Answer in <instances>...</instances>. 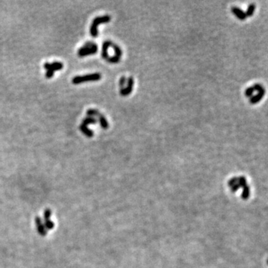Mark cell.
<instances>
[{
	"label": "cell",
	"mask_w": 268,
	"mask_h": 268,
	"mask_svg": "<svg viewBox=\"0 0 268 268\" xmlns=\"http://www.w3.org/2000/svg\"><path fill=\"white\" fill-rule=\"evenodd\" d=\"M98 117V119H98V121H99L100 125H101V128H102L103 129H108V128H109V123H108L107 120H106V118H105L104 116L101 113Z\"/></svg>",
	"instance_id": "obj_11"
},
{
	"label": "cell",
	"mask_w": 268,
	"mask_h": 268,
	"mask_svg": "<svg viewBox=\"0 0 268 268\" xmlns=\"http://www.w3.org/2000/svg\"><path fill=\"white\" fill-rule=\"evenodd\" d=\"M101 79V75L98 72H95L83 75V76H75L72 78V81L74 84H80L81 83L87 82V81H97Z\"/></svg>",
	"instance_id": "obj_3"
},
{
	"label": "cell",
	"mask_w": 268,
	"mask_h": 268,
	"mask_svg": "<svg viewBox=\"0 0 268 268\" xmlns=\"http://www.w3.org/2000/svg\"><path fill=\"white\" fill-rule=\"evenodd\" d=\"M44 226H45V229H46V230L47 229L50 230V229H52L54 228V222H52L51 220H47V221H45Z\"/></svg>",
	"instance_id": "obj_15"
},
{
	"label": "cell",
	"mask_w": 268,
	"mask_h": 268,
	"mask_svg": "<svg viewBox=\"0 0 268 268\" xmlns=\"http://www.w3.org/2000/svg\"><path fill=\"white\" fill-rule=\"evenodd\" d=\"M97 119H95L94 117H91V116H87V118L84 119L82 121V123L83 125H90V124H96L97 123Z\"/></svg>",
	"instance_id": "obj_12"
},
{
	"label": "cell",
	"mask_w": 268,
	"mask_h": 268,
	"mask_svg": "<svg viewBox=\"0 0 268 268\" xmlns=\"http://www.w3.org/2000/svg\"><path fill=\"white\" fill-rule=\"evenodd\" d=\"M35 224L39 234L42 236H46L47 230L45 229L44 223L42 221V219L40 217H38V216L35 217Z\"/></svg>",
	"instance_id": "obj_7"
},
{
	"label": "cell",
	"mask_w": 268,
	"mask_h": 268,
	"mask_svg": "<svg viewBox=\"0 0 268 268\" xmlns=\"http://www.w3.org/2000/svg\"><path fill=\"white\" fill-rule=\"evenodd\" d=\"M111 20V17L109 15H104L101 16V17H97L92 21V25L90 27V34L93 37H98V26L101 23H109Z\"/></svg>",
	"instance_id": "obj_2"
},
{
	"label": "cell",
	"mask_w": 268,
	"mask_h": 268,
	"mask_svg": "<svg viewBox=\"0 0 268 268\" xmlns=\"http://www.w3.org/2000/svg\"><path fill=\"white\" fill-rule=\"evenodd\" d=\"M231 11L233 14H235L236 17H238L239 20H245L247 18V15H246L245 12L243 10H241L239 8L236 7V6H233L231 8Z\"/></svg>",
	"instance_id": "obj_9"
},
{
	"label": "cell",
	"mask_w": 268,
	"mask_h": 268,
	"mask_svg": "<svg viewBox=\"0 0 268 268\" xmlns=\"http://www.w3.org/2000/svg\"><path fill=\"white\" fill-rule=\"evenodd\" d=\"M80 130H81V132H82L83 134H84L86 136H88L89 138L92 137L94 134L92 130L89 129L88 127H87V125H83V124H81V125H80Z\"/></svg>",
	"instance_id": "obj_10"
},
{
	"label": "cell",
	"mask_w": 268,
	"mask_h": 268,
	"mask_svg": "<svg viewBox=\"0 0 268 268\" xmlns=\"http://www.w3.org/2000/svg\"><path fill=\"white\" fill-rule=\"evenodd\" d=\"M264 94H265V89H264V87L262 89L258 91V93L257 94V95H253V96L250 98V103L252 104H257V103H258L261 99H262Z\"/></svg>",
	"instance_id": "obj_8"
},
{
	"label": "cell",
	"mask_w": 268,
	"mask_h": 268,
	"mask_svg": "<svg viewBox=\"0 0 268 268\" xmlns=\"http://www.w3.org/2000/svg\"><path fill=\"white\" fill-rule=\"evenodd\" d=\"M128 82V80H127L126 77L125 76H122V78H120L119 80V86H120L121 89H123L125 87V84H127Z\"/></svg>",
	"instance_id": "obj_16"
},
{
	"label": "cell",
	"mask_w": 268,
	"mask_h": 268,
	"mask_svg": "<svg viewBox=\"0 0 268 268\" xmlns=\"http://www.w3.org/2000/svg\"><path fill=\"white\" fill-rule=\"evenodd\" d=\"M109 47H112L113 48L114 51H115V55L112 56V57H109V58L106 60V61L111 63H117L120 61L121 57L122 55V50L121 49L120 47L118 45H116V43H114L113 42H110V45Z\"/></svg>",
	"instance_id": "obj_5"
},
{
	"label": "cell",
	"mask_w": 268,
	"mask_h": 268,
	"mask_svg": "<svg viewBox=\"0 0 268 268\" xmlns=\"http://www.w3.org/2000/svg\"><path fill=\"white\" fill-rule=\"evenodd\" d=\"M51 211L49 209V208H46L44 211V220L45 221H47V220H50V217H51Z\"/></svg>",
	"instance_id": "obj_17"
},
{
	"label": "cell",
	"mask_w": 268,
	"mask_h": 268,
	"mask_svg": "<svg viewBox=\"0 0 268 268\" xmlns=\"http://www.w3.org/2000/svg\"><path fill=\"white\" fill-rule=\"evenodd\" d=\"M254 92H255V90H254L253 87H248V88H247V89L245 90L246 97L250 98L253 95Z\"/></svg>",
	"instance_id": "obj_14"
},
{
	"label": "cell",
	"mask_w": 268,
	"mask_h": 268,
	"mask_svg": "<svg viewBox=\"0 0 268 268\" xmlns=\"http://www.w3.org/2000/svg\"><path fill=\"white\" fill-rule=\"evenodd\" d=\"M128 86L126 87L123 89H121L120 90V94L122 95V96H128V95L132 92L133 91V88H134V79L133 77H129L128 79Z\"/></svg>",
	"instance_id": "obj_6"
},
{
	"label": "cell",
	"mask_w": 268,
	"mask_h": 268,
	"mask_svg": "<svg viewBox=\"0 0 268 268\" xmlns=\"http://www.w3.org/2000/svg\"><path fill=\"white\" fill-rule=\"evenodd\" d=\"M44 68L46 69V72H45V78L50 79V78H52L54 76V72L57 70H60L63 68V64L61 62H56L54 63H45L44 64Z\"/></svg>",
	"instance_id": "obj_4"
},
{
	"label": "cell",
	"mask_w": 268,
	"mask_h": 268,
	"mask_svg": "<svg viewBox=\"0 0 268 268\" xmlns=\"http://www.w3.org/2000/svg\"><path fill=\"white\" fill-rule=\"evenodd\" d=\"M255 8H256V6H255V5L253 4V3L249 5L247 11L245 12L247 17H252V16L253 15L254 11H255Z\"/></svg>",
	"instance_id": "obj_13"
},
{
	"label": "cell",
	"mask_w": 268,
	"mask_h": 268,
	"mask_svg": "<svg viewBox=\"0 0 268 268\" xmlns=\"http://www.w3.org/2000/svg\"><path fill=\"white\" fill-rule=\"evenodd\" d=\"M98 51V45L92 41H88L78 49V54L79 57H86L96 54Z\"/></svg>",
	"instance_id": "obj_1"
}]
</instances>
